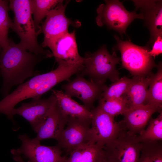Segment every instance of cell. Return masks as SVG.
Segmentation results:
<instances>
[{
  "instance_id": "6da1fadb",
  "label": "cell",
  "mask_w": 162,
  "mask_h": 162,
  "mask_svg": "<svg viewBox=\"0 0 162 162\" xmlns=\"http://www.w3.org/2000/svg\"><path fill=\"white\" fill-rule=\"evenodd\" d=\"M55 58L58 64L56 69L33 76L18 85L13 92L0 101V114H4L9 119L11 111L20 102L28 98L40 99L57 84L69 80L72 76L79 73L80 67L79 64Z\"/></svg>"
},
{
  "instance_id": "7a4b0ae2",
  "label": "cell",
  "mask_w": 162,
  "mask_h": 162,
  "mask_svg": "<svg viewBox=\"0 0 162 162\" xmlns=\"http://www.w3.org/2000/svg\"><path fill=\"white\" fill-rule=\"evenodd\" d=\"M45 56L37 54L20 47L10 39L7 47L0 54V72L3 78L1 93L4 97L11 89L24 82L28 78L39 74L35 71L36 66Z\"/></svg>"
},
{
  "instance_id": "3957f363",
  "label": "cell",
  "mask_w": 162,
  "mask_h": 162,
  "mask_svg": "<svg viewBox=\"0 0 162 162\" xmlns=\"http://www.w3.org/2000/svg\"><path fill=\"white\" fill-rule=\"evenodd\" d=\"M8 1L9 8L14 15L10 28L20 38L18 45L24 49L47 58L53 56L51 52L44 49L38 43L37 37L39 34L34 27L30 0Z\"/></svg>"
},
{
  "instance_id": "277c9868",
  "label": "cell",
  "mask_w": 162,
  "mask_h": 162,
  "mask_svg": "<svg viewBox=\"0 0 162 162\" xmlns=\"http://www.w3.org/2000/svg\"><path fill=\"white\" fill-rule=\"evenodd\" d=\"M120 60L115 53L111 54L103 45L95 52L86 53L81 75L87 76L91 81L98 83H104L107 80L114 82L119 79L116 66Z\"/></svg>"
},
{
  "instance_id": "5b68a950",
  "label": "cell",
  "mask_w": 162,
  "mask_h": 162,
  "mask_svg": "<svg viewBox=\"0 0 162 162\" xmlns=\"http://www.w3.org/2000/svg\"><path fill=\"white\" fill-rule=\"evenodd\" d=\"M114 38L116 41L114 47L120 52L122 65L132 75L146 74L156 66L149 53V44L140 46L129 40H123L117 35H115Z\"/></svg>"
},
{
  "instance_id": "8992f818",
  "label": "cell",
  "mask_w": 162,
  "mask_h": 162,
  "mask_svg": "<svg viewBox=\"0 0 162 162\" xmlns=\"http://www.w3.org/2000/svg\"><path fill=\"white\" fill-rule=\"evenodd\" d=\"M104 2L96 10L98 15L96 22L100 27L105 26L117 32L122 36L133 20L136 19L143 20L141 14H137L135 10L128 11L119 0H107Z\"/></svg>"
},
{
  "instance_id": "52a82bcc",
  "label": "cell",
  "mask_w": 162,
  "mask_h": 162,
  "mask_svg": "<svg viewBox=\"0 0 162 162\" xmlns=\"http://www.w3.org/2000/svg\"><path fill=\"white\" fill-rule=\"evenodd\" d=\"M137 136L130 134L123 128L102 149L111 162H138L142 144Z\"/></svg>"
},
{
  "instance_id": "ba28073f",
  "label": "cell",
  "mask_w": 162,
  "mask_h": 162,
  "mask_svg": "<svg viewBox=\"0 0 162 162\" xmlns=\"http://www.w3.org/2000/svg\"><path fill=\"white\" fill-rule=\"evenodd\" d=\"M91 121L68 116L66 125L57 140V145L69 154L74 149L91 142Z\"/></svg>"
},
{
  "instance_id": "9c48e42d",
  "label": "cell",
  "mask_w": 162,
  "mask_h": 162,
  "mask_svg": "<svg viewBox=\"0 0 162 162\" xmlns=\"http://www.w3.org/2000/svg\"><path fill=\"white\" fill-rule=\"evenodd\" d=\"M18 138L21 144L16 151L27 159L28 162H64L67 158L62 155L61 149L57 145H41L35 137L31 138L26 134Z\"/></svg>"
},
{
  "instance_id": "30bf717a",
  "label": "cell",
  "mask_w": 162,
  "mask_h": 162,
  "mask_svg": "<svg viewBox=\"0 0 162 162\" xmlns=\"http://www.w3.org/2000/svg\"><path fill=\"white\" fill-rule=\"evenodd\" d=\"M91 142L103 147L113 140L123 128L121 122H116L114 117L102 110L98 106L91 110Z\"/></svg>"
},
{
  "instance_id": "8fae6325",
  "label": "cell",
  "mask_w": 162,
  "mask_h": 162,
  "mask_svg": "<svg viewBox=\"0 0 162 162\" xmlns=\"http://www.w3.org/2000/svg\"><path fill=\"white\" fill-rule=\"evenodd\" d=\"M62 87L67 96L77 98L82 102L84 106L91 110L94 108L95 101L101 98L107 86L104 83L88 80L78 74L73 80L63 85Z\"/></svg>"
},
{
  "instance_id": "7c38bea8",
  "label": "cell",
  "mask_w": 162,
  "mask_h": 162,
  "mask_svg": "<svg viewBox=\"0 0 162 162\" xmlns=\"http://www.w3.org/2000/svg\"><path fill=\"white\" fill-rule=\"evenodd\" d=\"M69 1H66L51 10L45 20L40 25V32L44 34L46 41L64 34L68 32L70 25L79 28L81 25L78 20L73 21L67 18L65 14Z\"/></svg>"
},
{
  "instance_id": "4fadbf2b",
  "label": "cell",
  "mask_w": 162,
  "mask_h": 162,
  "mask_svg": "<svg viewBox=\"0 0 162 162\" xmlns=\"http://www.w3.org/2000/svg\"><path fill=\"white\" fill-rule=\"evenodd\" d=\"M56 100L52 94L46 98L32 99L29 102L22 103L20 107L13 109L9 119L13 120L15 115L21 116L29 123L36 133Z\"/></svg>"
},
{
  "instance_id": "5bb4252c",
  "label": "cell",
  "mask_w": 162,
  "mask_h": 162,
  "mask_svg": "<svg viewBox=\"0 0 162 162\" xmlns=\"http://www.w3.org/2000/svg\"><path fill=\"white\" fill-rule=\"evenodd\" d=\"M41 46L48 47L55 58L70 63L83 62V57L80 55L78 50L74 30L43 41Z\"/></svg>"
},
{
  "instance_id": "9a60e30c",
  "label": "cell",
  "mask_w": 162,
  "mask_h": 162,
  "mask_svg": "<svg viewBox=\"0 0 162 162\" xmlns=\"http://www.w3.org/2000/svg\"><path fill=\"white\" fill-rule=\"evenodd\" d=\"M135 10H140L150 34L149 43L152 46L158 37L162 36V0H132Z\"/></svg>"
},
{
  "instance_id": "2e32d148",
  "label": "cell",
  "mask_w": 162,
  "mask_h": 162,
  "mask_svg": "<svg viewBox=\"0 0 162 162\" xmlns=\"http://www.w3.org/2000/svg\"><path fill=\"white\" fill-rule=\"evenodd\" d=\"M68 118L61 110L56 99L36 132L37 135L35 138L40 142L49 139L57 141L66 125Z\"/></svg>"
},
{
  "instance_id": "e0dca14e",
  "label": "cell",
  "mask_w": 162,
  "mask_h": 162,
  "mask_svg": "<svg viewBox=\"0 0 162 162\" xmlns=\"http://www.w3.org/2000/svg\"><path fill=\"white\" fill-rule=\"evenodd\" d=\"M161 111L149 104L129 108L123 114L124 120L121 122L124 129L132 134L136 135L144 130L153 113Z\"/></svg>"
},
{
  "instance_id": "ac0fdd59",
  "label": "cell",
  "mask_w": 162,
  "mask_h": 162,
  "mask_svg": "<svg viewBox=\"0 0 162 162\" xmlns=\"http://www.w3.org/2000/svg\"><path fill=\"white\" fill-rule=\"evenodd\" d=\"M154 75L150 72L146 74L134 76L126 94L123 97L128 108L146 104L148 88Z\"/></svg>"
},
{
  "instance_id": "d6986e66",
  "label": "cell",
  "mask_w": 162,
  "mask_h": 162,
  "mask_svg": "<svg viewBox=\"0 0 162 162\" xmlns=\"http://www.w3.org/2000/svg\"><path fill=\"white\" fill-rule=\"evenodd\" d=\"M52 94L56 97L58 104L62 111L68 116L91 120V110L67 96L63 91L53 89Z\"/></svg>"
},
{
  "instance_id": "ffe728a7",
  "label": "cell",
  "mask_w": 162,
  "mask_h": 162,
  "mask_svg": "<svg viewBox=\"0 0 162 162\" xmlns=\"http://www.w3.org/2000/svg\"><path fill=\"white\" fill-rule=\"evenodd\" d=\"M103 148L97 143L89 142L72 150L64 162H97Z\"/></svg>"
},
{
  "instance_id": "44dd1931",
  "label": "cell",
  "mask_w": 162,
  "mask_h": 162,
  "mask_svg": "<svg viewBox=\"0 0 162 162\" xmlns=\"http://www.w3.org/2000/svg\"><path fill=\"white\" fill-rule=\"evenodd\" d=\"M31 12L36 31L40 32V24L49 11L64 2L60 0H30Z\"/></svg>"
},
{
  "instance_id": "7402d4cb",
  "label": "cell",
  "mask_w": 162,
  "mask_h": 162,
  "mask_svg": "<svg viewBox=\"0 0 162 162\" xmlns=\"http://www.w3.org/2000/svg\"><path fill=\"white\" fill-rule=\"evenodd\" d=\"M158 71L154 74L148 90L146 104L154 105L161 111L162 106V66L160 62Z\"/></svg>"
},
{
  "instance_id": "603a6c76",
  "label": "cell",
  "mask_w": 162,
  "mask_h": 162,
  "mask_svg": "<svg viewBox=\"0 0 162 162\" xmlns=\"http://www.w3.org/2000/svg\"><path fill=\"white\" fill-rule=\"evenodd\" d=\"M147 128L143 130L137 136L138 141L140 142L147 141L162 140V112L154 118H150Z\"/></svg>"
},
{
  "instance_id": "cb8c5ba5",
  "label": "cell",
  "mask_w": 162,
  "mask_h": 162,
  "mask_svg": "<svg viewBox=\"0 0 162 162\" xmlns=\"http://www.w3.org/2000/svg\"><path fill=\"white\" fill-rule=\"evenodd\" d=\"M9 8L7 1L0 0V47L2 49L6 48L9 44L8 33L12 21L9 15Z\"/></svg>"
},
{
  "instance_id": "d4e9b609",
  "label": "cell",
  "mask_w": 162,
  "mask_h": 162,
  "mask_svg": "<svg viewBox=\"0 0 162 162\" xmlns=\"http://www.w3.org/2000/svg\"><path fill=\"white\" fill-rule=\"evenodd\" d=\"M131 81L132 79L126 76L119 78L106 88L100 98L107 100L122 97L127 91Z\"/></svg>"
},
{
  "instance_id": "484cf974",
  "label": "cell",
  "mask_w": 162,
  "mask_h": 162,
  "mask_svg": "<svg viewBox=\"0 0 162 162\" xmlns=\"http://www.w3.org/2000/svg\"><path fill=\"white\" fill-rule=\"evenodd\" d=\"M98 100V106L103 111L114 117L120 114L123 115L128 108L127 102L123 97L107 100L100 98Z\"/></svg>"
},
{
  "instance_id": "4316f807",
  "label": "cell",
  "mask_w": 162,
  "mask_h": 162,
  "mask_svg": "<svg viewBox=\"0 0 162 162\" xmlns=\"http://www.w3.org/2000/svg\"><path fill=\"white\" fill-rule=\"evenodd\" d=\"M140 157L150 162H162V144L160 141L141 142Z\"/></svg>"
},
{
  "instance_id": "83f0119b",
  "label": "cell",
  "mask_w": 162,
  "mask_h": 162,
  "mask_svg": "<svg viewBox=\"0 0 162 162\" xmlns=\"http://www.w3.org/2000/svg\"><path fill=\"white\" fill-rule=\"evenodd\" d=\"M162 53V36L157 37L153 43L152 50H150L149 53L152 57L160 54Z\"/></svg>"
},
{
  "instance_id": "f1b7e54d",
  "label": "cell",
  "mask_w": 162,
  "mask_h": 162,
  "mask_svg": "<svg viewBox=\"0 0 162 162\" xmlns=\"http://www.w3.org/2000/svg\"><path fill=\"white\" fill-rule=\"evenodd\" d=\"M14 160L16 162H25L22 159L21 155L18 153L16 149H13L11 150Z\"/></svg>"
},
{
  "instance_id": "f546056e",
  "label": "cell",
  "mask_w": 162,
  "mask_h": 162,
  "mask_svg": "<svg viewBox=\"0 0 162 162\" xmlns=\"http://www.w3.org/2000/svg\"><path fill=\"white\" fill-rule=\"evenodd\" d=\"M97 162H111L108 158L102 149L100 154Z\"/></svg>"
},
{
  "instance_id": "4dcf8cb0",
  "label": "cell",
  "mask_w": 162,
  "mask_h": 162,
  "mask_svg": "<svg viewBox=\"0 0 162 162\" xmlns=\"http://www.w3.org/2000/svg\"><path fill=\"white\" fill-rule=\"evenodd\" d=\"M138 162H150L146 159L140 157Z\"/></svg>"
},
{
  "instance_id": "1f68e13d",
  "label": "cell",
  "mask_w": 162,
  "mask_h": 162,
  "mask_svg": "<svg viewBox=\"0 0 162 162\" xmlns=\"http://www.w3.org/2000/svg\"></svg>"
}]
</instances>
